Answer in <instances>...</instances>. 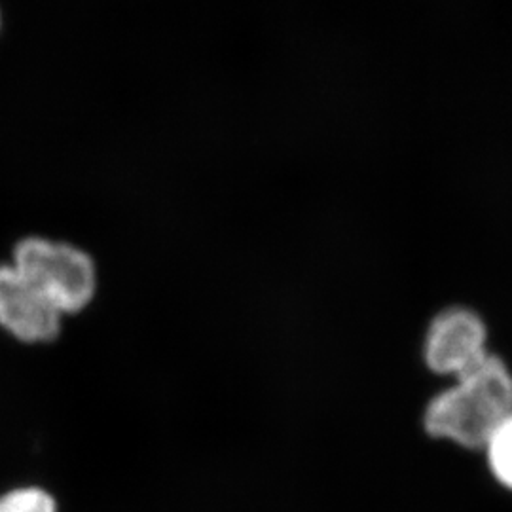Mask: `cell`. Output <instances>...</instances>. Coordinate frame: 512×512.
Instances as JSON below:
<instances>
[{"mask_svg": "<svg viewBox=\"0 0 512 512\" xmlns=\"http://www.w3.org/2000/svg\"><path fill=\"white\" fill-rule=\"evenodd\" d=\"M511 414V370L490 353L429 401L423 427L433 439L448 440L465 450H484Z\"/></svg>", "mask_w": 512, "mask_h": 512, "instance_id": "cell-1", "label": "cell"}, {"mask_svg": "<svg viewBox=\"0 0 512 512\" xmlns=\"http://www.w3.org/2000/svg\"><path fill=\"white\" fill-rule=\"evenodd\" d=\"M12 266L61 315L84 310L95 296V264L90 255L69 243L21 239L14 249Z\"/></svg>", "mask_w": 512, "mask_h": 512, "instance_id": "cell-2", "label": "cell"}, {"mask_svg": "<svg viewBox=\"0 0 512 512\" xmlns=\"http://www.w3.org/2000/svg\"><path fill=\"white\" fill-rule=\"evenodd\" d=\"M490 355L488 329L469 308H448L431 321L423 340V361L435 374L454 380Z\"/></svg>", "mask_w": 512, "mask_h": 512, "instance_id": "cell-3", "label": "cell"}, {"mask_svg": "<svg viewBox=\"0 0 512 512\" xmlns=\"http://www.w3.org/2000/svg\"><path fill=\"white\" fill-rule=\"evenodd\" d=\"M0 327L27 344L52 342L61 329V313L12 264L0 266Z\"/></svg>", "mask_w": 512, "mask_h": 512, "instance_id": "cell-4", "label": "cell"}, {"mask_svg": "<svg viewBox=\"0 0 512 512\" xmlns=\"http://www.w3.org/2000/svg\"><path fill=\"white\" fill-rule=\"evenodd\" d=\"M484 452L495 480L512 492V414L495 431Z\"/></svg>", "mask_w": 512, "mask_h": 512, "instance_id": "cell-5", "label": "cell"}, {"mask_svg": "<svg viewBox=\"0 0 512 512\" xmlns=\"http://www.w3.org/2000/svg\"><path fill=\"white\" fill-rule=\"evenodd\" d=\"M0 512H61L55 495L40 486H21L0 495Z\"/></svg>", "mask_w": 512, "mask_h": 512, "instance_id": "cell-6", "label": "cell"}, {"mask_svg": "<svg viewBox=\"0 0 512 512\" xmlns=\"http://www.w3.org/2000/svg\"><path fill=\"white\" fill-rule=\"evenodd\" d=\"M0 27H2V12H0Z\"/></svg>", "mask_w": 512, "mask_h": 512, "instance_id": "cell-7", "label": "cell"}]
</instances>
